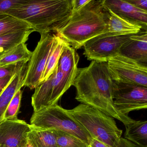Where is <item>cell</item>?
I'll list each match as a JSON object with an SVG mask.
<instances>
[{"instance_id": "7c38bea8", "label": "cell", "mask_w": 147, "mask_h": 147, "mask_svg": "<svg viewBox=\"0 0 147 147\" xmlns=\"http://www.w3.org/2000/svg\"><path fill=\"white\" fill-rule=\"evenodd\" d=\"M119 55L147 66V33L142 30L131 36L122 45Z\"/></svg>"}, {"instance_id": "f1b7e54d", "label": "cell", "mask_w": 147, "mask_h": 147, "mask_svg": "<svg viewBox=\"0 0 147 147\" xmlns=\"http://www.w3.org/2000/svg\"><path fill=\"white\" fill-rule=\"evenodd\" d=\"M88 147H111L106 144H105L102 142L100 141L92 138L90 143L88 144Z\"/></svg>"}, {"instance_id": "4dcf8cb0", "label": "cell", "mask_w": 147, "mask_h": 147, "mask_svg": "<svg viewBox=\"0 0 147 147\" xmlns=\"http://www.w3.org/2000/svg\"><path fill=\"white\" fill-rule=\"evenodd\" d=\"M24 147H34L33 146V145L30 142V141H29V139H28V141H27V143H26V144L25 146H24Z\"/></svg>"}, {"instance_id": "5b68a950", "label": "cell", "mask_w": 147, "mask_h": 147, "mask_svg": "<svg viewBox=\"0 0 147 147\" xmlns=\"http://www.w3.org/2000/svg\"><path fill=\"white\" fill-rule=\"evenodd\" d=\"M30 125L46 129L56 130L76 137L89 144L92 137L88 132L57 104L33 113Z\"/></svg>"}, {"instance_id": "9a60e30c", "label": "cell", "mask_w": 147, "mask_h": 147, "mask_svg": "<svg viewBox=\"0 0 147 147\" xmlns=\"http://www.w3.org/2000/svg\"><path fill=\"white\" fill-rule=\"evenodd\" d=\"M80 57L76 51L66 42L58 61V69L64 74L75 78Z\"/></svg>"}, {"instance_id": "9c48e42d", "label": "cell", "mask_w": 147, "mask_h": 147, "mask_svg": "<svg viewBox=\"0 0 147 147\" xmlns=\"http://www.w3.org/2000/svg\"><path fill=\"white\" fill-rule=\"evenodd\" d=\"M107 63L114 81L147 87V66L120 55L113 57Z\"/></svg>"}, {"instance_id": "44dd1931", "label": "cell", "mask_w": 147, "mask_h": 147, "mask_svg": "<svg viewBox=\"0 0 147 147\" xmlns=\"http://www.w3.org/2000/svg\"><path fill=\"white\" fill-rule=\"evenodd\" d=\"M57 40L50 55L45 69L42 75L41 83L48 80L53 74L56 67L58 64L60 57L66 42L57 36ZM40 83V84H41Z\"/></svg>"}, {"instance_id": "1f68e13d", "label": "cell", "mask_w": 147, "mask_h": 147, "mask_svg": "<svg viewBox=\"0 0 147 147\" xmlns=\"http://www.w3.org/2000/svg\"><path fill=\"white\" fill-rule=\"evenodd\" d=\"M0 147H3L2 145H1V144H0Z\"/></svg>"}, {"instance_id": "484cf974", "label": "cell", "mask_w": 147, "mask_h": 147, "mask_svg": "<svg viewBox=\"0 0 147 147\" xmlns=\"http://www.w3.org/2000/svg\"><path fill=\"white\" fill-rule=\"evenodd\" d=\"M136 7L147 11V0H126Z\"/></svg>"}, {"instance_id": "8992f818", "label": "cell", "mask_w": 147, "mask_h": 147, "mask_svg": "<svg viewBox=\"0 0 147 147\" xmlns=\"http://www.w3.org/2000/svg\"><path fill=\"white\" fill-rule=\"evenodd\" d=\"M57 36L51 33L42 34L27 64L24 86L35 89L41 83V78Z\"/></svg>"}, {"instance_id": "e0dca14e", "label": "cell", "mask_w": 147, "mask_h": 147, "mask_svg": "<svg viewBox=\"0 0 147 147\" xmlns=\"http://www.w3.org/2000/svg\"><path fill=\"white\" fill-rule=\"evenodd\" d=\"M28 139L34 147H59L52 130L40 129L30 125Z\"/></svg>"}, {"instance_id": "603a6c76", "label": "cell", "mask_w": 147, "mask_h": 147, "mask_svg": "<svg viewBox=\"0 0 147 147\" xmlns=\"http://www.w3.org/2000/svg\"><path fill=\"white\" fill-rule=\"evenodd\" d=\"M22 94L23 92L21 89L15 94L6 110L4 115V120L15 121L18 119V114L21 106Z\"/></svg>"}, {"instance_id": "7402d4cb", "label": "cell", "mask_w": 147, "mask_h": 147, "mask_svg": "<svg viewBox=\"0 0 147 147\" xmlns=\"http://www.w3.org/2000/svg\"><path fill=\"white\" fill-rule=\"evenodd\" d=\"M52 131L59 147H88V144L76 137L60 131Z\"/></svg>"}, {"instance_id": "3957f363", "label": "cell", "mask_w": 147, "mask_h": 147, "mask_svg": "<svg viewBox=\"0 0 147 147\" xmlns=\"http://www.w3.org/2000/svg\"><path fill=\"white\" fill-rule=\"evenodd\" d=\"M73 0H26L6 14L28 23L40 35L56 33L72 15Z\"/></svg>"}, {"instance_id": "cb8c5ba5", "label": "cell", "mask_w": 147, "mask_h": 147, "mask_svg": "<svg viewBox=\"0 0 147 147\" xmlns=\"http://www.w3.org/2000/svg\"><path fill=\"white\" fill-rule=\"evenodd\" d=\"M26 63L28 62H19L17 63L0 66V79L14 75Z\"/></svg>"}, {"instance_id": "4316f807", "label": "cell", "mask_w": 147, "mask_h": 147, "mask_svg": "<svg viewBox=\"0 0 147 147\" xmlns=\"http://www.w3.org/2000/svg\"><path fill=\"white\" fill-rule=\"evenodd\" d=\"M89 1L90 0H73L72 13L80 9L87 3H88Z\"/></svg>"}, {"instance_id": "30bf717a", "label": "cell", "mask_w": 147, "mask_h": 147, "mask_svg": "<svg viewBox=\"0 0 147 147\" xmlns=\"http://www.w3.org/2000/svg\"><path fill=\"white\" fill-rule=\"evenodd\" d=\"M30 125L24 120H4L0 123V144L3 147H24Z\"/></svg>"}, {"instance_id": "4fadbf2b", "label": "cell", "mask_w": 147, "mask_h": 147, "mask_svg": "<svg viewBox=\"0 0 147 147\" xmlns=\"http://www.w3.org/2000/svg\"><path fill=\"white\" fill-rule=\"evenodd\" d=\"M27 64L28 63H26L14 75L8 85L0 93V123L4 120L6 110L13 96L24 86Z\"/></svg>"}, {"instance_id": "277c9868", "label": "cell", "mask_w": 147, "mask_h": 147, "mask_svg": "<svg viewBox=\"0 0 147 147\" xmlns=\"http://www.w3.org/2000/svg\"><path fill=\"white\" fill-rule=\"evenodd\" d=\"M67 111L92 138L111 147H119L123 131L117 127L113 118L83 104Z\"/></svg>"}, {"instance_id": "8fae6325", "label": "cell", "mask_w": 147, "mask_h": 147, "mask_svg": "<svg viewBox=\"0 0 147 147\" xmlns=\"http://www.w3.org/2000/svg\"><path fill=\"white\" fill-rule=\"evenodd\" d=\"M104 6L123 18L138 25L147 31V11L123 0H103Z\"/></svg>"}, {"instance_id": "52a82bcc", "label": "cell", "mask_w": 147, "mask_h": 147, "mask_svg": "<svg viewBox=\"0 0 147 147\" xmlns=\"http://www.w3.org/2000/svg\"><path fill=\"white\" fill-rule=\"evenodd\" d=\"M132 35L119 36L109 33L101 34L84 45L83 55L89 61L107 62L119 55L122 45Z\"/></svg>"}, {"instance_id": "d4e9b609", "label": "cell", "mask_w": 147, "mask_h": 147, "mask_svg": "<svg viewBox=\"0 0 147 147\" xmlns=\"http://www.w3.org/2000/svg\"><path fill=\"white\" fill-rule=\"evenodd\" d=\"M26 0H0V14H6L10 10L24 4Z\"/></svg>"}, {"instance_id": "ba28073f", "label": "cell", "mask_w": 147, "mask_h": 147, "mask_svg": "<svg viewBox=\"0 0 147 147\" xmlns=\"http://www.w3.org/2000/svg\"><path fill=\"white\" fill-rule=\"evenodd\" d=\"M113 98L117 109L128 116L129 113L147 108V87L113 81Z\"/></svg>"}, {"instance_id": "2e32d148", "label": "cell", "mask_w": 147, "mask_h": 147, "mask_svg": "<svg viewBox=\"0 0 147 147\" xmlns=\"http://www.w3.org/2000/svg\"><path fill=\"white\" fill-rule=\"evenodd\" d=\"M124 138L137 147H147V121L136 120L125 126Z\"/></svg>"}, {"instance_id": "6da1fadb", "label": "cell", "mask_w": 147, "mask_h": 147, "mask_svg": "<svg viewBox=\"0 0 147 147\" xmlns=\"http://www.w3.org/2000/svg\"><path fill=\"white\" fill-rule=\"evenodd\" d=\"M73 86L76 88L75 99L119 120L126 126L135 122L120 112L113 98V80L107 62L93 61L88 67L78 68Z\"/></svg>"}, {"instance_id": "83f0119b", "label": "cell", "mask_w": 147, "mask_h": 147, "mask_svg": "<svg viewBox=\"0 0 147 147\" xmlns=\"http://www.w3.org/2000/svg\"><path fill=\"white\" fill-rule=\"evenodd\" d=\"M14 75L10 76H7L5 78L0 79V93L3 91L5 88L8 85V83H9Z\"/></svg>"}, {"instance_id": "ac0fdd59", "label": "cell", "mask_w": 147, "mask_h": 147, "mask_svg": "<svg viewBox=\"0 0 147 147\" xmlns=\"http://www.w3.org/2000/svg\"><path fill=\"white\" fill-rule=\"evenodd\" d=\"M33 32V29H30L0 36V59L20 44L26 42Z\"/></svg>"}, {"instance_id": "f546056e", "label": "cell", "mask_w": 147, "mask_h": 147, "mask_svg": "<svg viewBox=\"0 0 147 147\" xmlns=\"http://www.w3.org/2000/svg\"><path fill=\"white\" fill-rule=\"evenodd\" d=\"M119 147H136V146L124 138L121 137L119 141Z\"/></svg>"}, {"instance_id": "ffe728a7", "label": "cell", "mask_w": 147, "mask_h": 147, "mask_svg": "<svg viewBox=\"0 0 147 147\" xmlns=\"http://www.w3.org/2000/svg\"><path fill=\"white\" fill-rule=\"evenodd\" d=\"M32 29L28 23L7 14H0V36Z\"/></svg>"}, {"instance_id": "5bb4252c", "label": "cell", "mask_w": 147, "mask_h": 147, "mask_svg": "<svg viewBox=\"0 0 147 147\" xmlns=\"http://www.w3.org/2000/svg\"><path fill=\"white\" fill-rule=\"evenodd\" d=\"M106 9L108 10L109 15L105 33L119 36L133 35L143 30L140 26L129 22L118 16L109 9Z\"/></svg>"}, {"instance_id": "7a4b0ae2", "label": "cell", "mask_w": 147, "mask_h": 147, "mask_svg": "<svg viewBox=\"0 0 147 147\" xmlns=\"http://www.w3.org/2000/svg\"><path fill=\"white\" fill-rule=\"evenodd\" d=\"M109 15L103 0H90L72 13L68 21L56 35L76 50L79 49L89 40L105 33Z\"/></svg>"}, {"instance_id": "d6986e66", "label": "cell", "mask_w": 147, "mask_h": 147, "mask_svg": "<svg viewBox=\"0 0 147 147\" xmlns=\"http://www.w3.org/2000/svg\"><path fill=\"white\" fill-rule=\"evenodd\" d=\"M32 52L27 48L26 42L21 43L8 51L0 59V66H5L19 62H28Z\"/></svg>"}]
</instances>
